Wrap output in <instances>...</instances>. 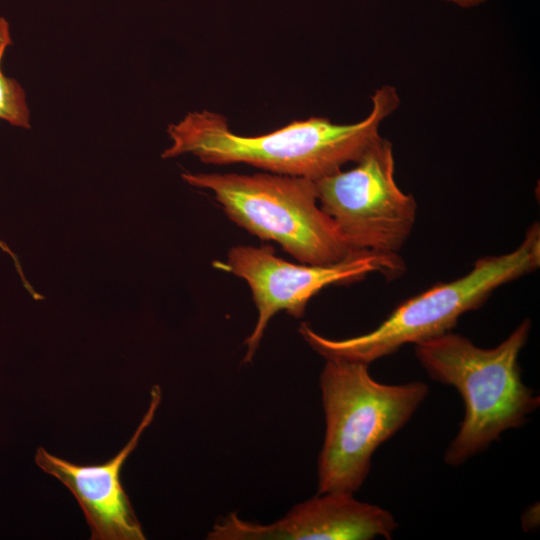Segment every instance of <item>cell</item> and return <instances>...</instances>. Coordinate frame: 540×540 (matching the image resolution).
I'll return each mask as SVG.
<instances>
[{
  "label": "cell",
  "mask_w": 540,
  "mask_h": 540,
  "mask_svg": "<svg viewBox=\"0 0 540 540\" xmlns=\"http://www.w3.org/2000/svg\"><path fill=\"white\" fill-rule=\"evenodd\" d=\"M182 179L211 191L230 220L277 242L300 263L333 264L360 253L319 206L314 180L269 172L183 173Z\"/></svg>",
  "instance_id": "5"
},
{
  "label": "cell",
  "mask_w": 540,
  "mask_h": 540,
  "mask_svg": "<svg viewBox=\"0 0 540 540\" xmlns=\"http://www.w3.org/2000/svg\"><path fill=\"white\" fill-rule=\"evenodd\" d=\"M12 45L8 22L0 17V119L13 126L30 128V112L22 86L1 68L6 49Z\"/></svg>",
  "instance_id": "10"
},
{
  "label": "cell",
  "mask_w": 540,
  "mask_h": 540,
  "mask_svg": "<svg viewBox=\"0 0 540 540\" xmlns=\"http://www.w3.org/2000/svg\"><path fill=\"white\" fill-rule=\"evenodd\" d=\"M161 401V389H151L149 408L128 443L104 463L81 465L39 447L35 463L73 494L91 530L92 540H144L141 524L122 485L123 464L151 424Z\"/></svg>",
  "instance_id": "9"
},
{
  "label": "cell",
  "mask_w": 540,
  "mask_h": 540,
  "mask_svg": "<svg viewBox=\"0 0 540 540\" xmlns=\"http://www.w3.org/2000/svg\"><path fill=\"white\" fill-rule=\"evenodd\" d=\"M398 524L380 506L360 502L353 493L329 492L294 506L270 523L245 521L230 513L217 521L209 540H371L392 539Z\"/></svg>",
  "instance_id": "8"
},
{
  "label": "cell",
  "mask_w": 540,
  "mask_h": 540,
  "mask_svg": "<svg viewBox=\"0 0 540 540\" xmlns=\"http://www.w3.org/2000/svg\"><path fill=\"white\" fill-rule=\"evenodd\" d=\"M531 327L524 319L490 349L452 331L415 344V356L429 377L453 386L464 403L463 421L444 453L447 465L464 464L506 430L522 427L539 407L540 397L523 383L518 363Z\"/></svg>",
  "instance_id": "2"
},
{
  "label": "cell",
  "mask_w": 540,
  "mask_h": 540,
  "mask_svg": "<svg viewBox=\"0 0 540 540\" xmlns=\"http://www.w3.org/2000/svg\"><path fill=\"white\" fill-rule=\"evenodd\" d=\"M444 1L454 3L463 8H470V7L480 5L488 0H444Z\"/></svg>",
  "instance_id": "11"
},
{
  "label": "cell",
  "mask_w": 540,
  "mask_h": 540,
  "mask_svg": "<svg viewBox=\"0 0 540 540\" xmlns=\"http://www.w3.org/2000/svg\"><path fill=\"white\" fill-rule=\"evenodd\" d=\"M370 113L353 124H336L325 117L298 120L275 131L243 136L227 119L209 110L189 112L170 124L172 144L162 158L190 153L212 165L244 163L266 172L317 180L355 163L381 136V122L400 104L395 87L383 85L371 96Z\"/></svg>",
  "instance_id": "1"
},
{
  "label": "cell",
  "mask_w": 540,
  "mask_h": 540,
  "mask_svg": "<svg viewBox=\"0 0 540 540\" xmlns=\"http://www.w3.org/2000/svg\"><path fill=\"white\" fill-rule=\"evenodd\" d=\"M314 182L319 206L353 250L398 254L410 237L417 203L396 183L393 146L387 139L371 144L353 168Z\"/></svg>",
  "instance_id": "6"
},
{
  "label": "cell",
  "mask_w": 540,
  "mask_h": 540,
  "mask_svg": "<svg viewBox=\"0 0 540 540\" xmlns=\"http://www.w3.org/2000/svg\"><path fill=\"white\" fill-rule=\"evenodd\" d=\"M540 266V227L533 223L513 251L484 256L462 277L438 283L399 304L374 330L345 339H331L302 323L299 332L319 355L370 364L452 331L466 312L481 307L491 294Z\"/></svg>",
  "instance_id": "4"
},
{
  "label": "cell",
  "mask_w": 540,
  "mask_h": 540,
  "mask_svg": "<svg viewBox=\"0 0 540 540\" xmlns=\"http://www.w3.org/2000/svg\"><path fill=\"white\" fill-rule=\"evenodd\" d=\"M215 266L245 280L251 290L258 319L244 344V363L251 362L269 321L280 311L301 318L312 297L331 285L360 281L380 273L397 278L406 266L399 254L360 252L333 264H296L275 254L269 245L232 247L224 262Z\"/></svg>",
  "instance_id": "7"
},
{
  "label": "cell",
  "mask_w": 540,
  "mask_h": 540,
  "mask_svg": "<svg viewBox=\"0 0 540 540\" xmlns=\"http://www.w3.org/2000/svg\"><path fill=\"white\" fill-rule=\"evenodd\" d=\"M325 437L318 459V494L355 493L377 448L412 418L427 398L423 382L383 384L368 364L327 358L319 378Z\"/></svg>",
  "instance_id": "3"
}]
</instances>
